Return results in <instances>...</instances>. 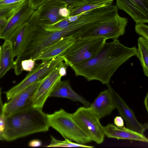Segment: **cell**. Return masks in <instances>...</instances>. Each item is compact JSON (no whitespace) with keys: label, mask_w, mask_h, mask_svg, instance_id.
<instances>
[{"label":"cell","mask_w":148,"mask_h":148,"mask_svg":"<svg viewBox=\"0 0 148 148\" xmlns=\"http://www.w3.org/2000/svg\"><path fill=\"white\" fill-rule=\"evenodd\" d=\"M137 48L129 47L118 39L106 42L93 58L70 67L76 76L84 77L88 81L97 80L103 84H109L110 79L117 69L132 57L136 56Z\"/></svg>","instance_id":"6da1fadb"},{"label":"cell","mask_w":148,"mask_h":148,"mask_svg":"<svg viewBox=\"0 0 148 148\" xmlns=\"http://www.w3.org/2000/svg\"><path fill=\"white\" fill-rule=\"evenodd\" d=\"M4 140L12 141L34 133L45 132L50 126L42 109L29 106L5 118Z\"/></svg>","instance_id":"7a4b0ae2"},{"label":"cell","mask_w":148,"mask_h":148,"mask_svg":"<svg viewBox=\"0 0 148 148\" xmlns=\"http://www.w3.org/2000/svg\"><path fill=\"white\" fill-rule=\"evenodd\" d=\"M46 115L50 127L59 132L64 139L84 145L92 141L74 120L72 114L60 109Z\"/></svg>","instance_id":"3957f363"},{"label":"cell","mask_w":148,"mask_h":148,"mask_svg":"<svg viewBox=\"0 0 148 148\" xmlns=\"http://www.w3.org/2000/svg\"><path fill=\"white\" fill-rule=\"evenodd\" d=\"M107 40L103 37L77 39L62 56L63 61L66 66L70 67L84 62L99 53Z\"/></svg>","instance_id":"277c9868"},{"label":"cell","mask_w":148,"mask_h":148,"mask_svg":"<svg viewBox=\"0 0 148 148\" xmlns=\"http://www.w3.org/2000/svg\"><path fill=\"white\" fill-rule=\"evenodd\" d=\"M82 14L77 20L59 31L50 32L45 31L41 27H38L33 44L35 52L39 53L62 37L72 36L76 40L81 38L84 30V20Z\"/></svg>","instance_id":"5b68a950"},{"label":"cell","mask_w":148,"mask_h":148,"mask_svg":"<svg viewBox=\"0 0 148 148\" xmlns=\"http://www.w3.org/2000/svg\"><path fill=\"white\" fill-rule=\"evenodd\" d=\"M72 114L73 119L82 129L97 144L102 143L105 135L100 119L89 107H80Z\"/></svg>","instance_id":"8992f818"},{"label":"cell","mask_w":148,"mask_h":148,"mask_svg":"<svg viewBox=\"0 0 148 148\" xmlns=\"http://www.w3.org/2000/svg\"><path fill=\"white\" fill-rule=\"evenodd\" d=\"M63 61L62 56H60L42 62L34 67L23 80L5 92L7 100L9 101L17 96L26 88L44 77Z\"/></svg>","instance_id":"52a82bcc"},{"label":"cell","mask_w":148,"mask_h":148,"mask_svg":"<svg viewBox=\"0 0 148 148\" xmlns=\"http://www.w3.org/2000/svg\"><path fill=\"white\" fill-rule=\"evenodd\" d=\"M61 62L45 77L38 86L29 99L32 106L42 109L55 87L61 80L62 77L59 74V70Z\"/></svg>","instance_id":"ba28073f"},{"label":"cell","mask_w":148,"mask_h":148,"mask_svg":"<svg viewBox=\"0 0 148 148\" xmlns=\"http://www.w3.org/2000/svg\"><path fill=\"white\" fill-rule=\"evenodd\" d=\"M34 11L29 7L27 0L0 27V39L9 40L14 33L28 22Z\"/></svg>","instance_id":"9c48e42d"},{"label":"cell","mask_w":148,"mask_h":148,"mask_svg":"<svg viewBox=\"0 0 148 148\" xmlns=\"http://www.w3.org/2000/svg\"><path fill=\"white\" fill-rule=\"evenodd\" d=\"M106 85L111 93L116 108L117 109L120 115L125 121L127 127L136 132L144 134L146 129L145 125L138 121L132 110L109 84Z\"/></svg>","instance_id":"30bf717a"},{"label":"cell","mask_w":148,"mask_h":148,"mask_svg":"<svg viewBox=\"0 0 148 148\" xmlns=\"http://www.w3.org/2000/svg\"><path fill=\"white\" fill-rule=\"evenodd\" d=\"M66 6V4L60 0H47L34 13L39 24L51 25L64 18L59 15V10Z\"/></svg>","instance_id":"8fae6325"},{"label":"cell","mask_w":148,"mask_h":148,"mask_svg":"<svg viewBox=\"0 0 148 148\" xmlns=\"http://www.w3.org/2000/svg\"><path fill=\"white\" fill-rule=\"evenodd\" d=\"M118 9L128 14L137 23L148 22V0H116Z\"/></svg>","instance_id":"7c38bea8"},{"label":"cell","mask_w":148,"mask_h":148,"mask_svg":"<svg viewBox=\"0 0 148 148\" xmlns=\"http://www.w3.org/2000/svg\"><path fill=\"white\" fill-rule=\"evenodd\" d=\"M75 41V37L72 36L62 38L40 52L33 60L35 61L41 60L43 62L62 56Z\"/></svg>","instance_id":"4fadbf2b"},{"label":"cell","mask_w":148,"mask_h":148,"mask_svg":"<svg viewBox=\"0 0 148 148\" xmlns=\"http://www.w3.org/2000/svg\"><path fill=\"white\" fill-rule=\"evenodd\" d=\"M90 107L100 119L110 114L116 106L109 90L108 88L100 92Z\"/></svg>","instance_id":"5bb4252c"},{"label":"cell","mask_w":148,"mask_h":148,"mask_svg":"<svg viewBox=\"0 0 148 148\" xmlns=\"http://www.w3.org/2000/svg\"><path fill=\"white\" fill-rule=\"evenodd\" d=\"M105 135L109 138L118 139H127L147 143L148 140L144 135L124 126L118 127L112 124H109L103 127Z\"/></svg>","instance_id":"9a60e30c"},{"label":"cell","mask_w":148,"mask_h":148,"mask_svg":"<svg viewBox=\"0 0 148 148\" xmlns=\"http://www.w3.org/2000/svg\"><path fill=\"white\" fill-rule=\"evenodd\" d=\"M49 97H62L79 102L84 107H89L90 103L72 89L68 80H60L56 85Z\"/></svg>","instance_id":"2e32d148"},{"label":"cell","mask_w":148,"mask_h":148,"mask_svg":"<svg viewBox=\"0 0 148 148\" xmlns=\"http://www.w3.org/2000/svg\"><path fill=\"white\" fill-rule=\"evenodd\" d=\"M14 58L11 42L9 40H5L0 51V79L14 67Z\"/></svg>","instance_id":"e0dca14e"},{"label":"cell","mask_w":148,"mask_h":148,"mask_svg":"<svg viewBox=\"0 0 148 148\" xmlns=\"http://www.w3.org/2000/svg\"><path fill=\"white\" fill-rule=\"evenodd\" d=\"M29 29L28 22L25 23L10 37V41L14 58L20 53L27 37Z\"/></svg>","instance_id":"ac0fdd59"},{"label":"cell","mask_w":148,"mask_h":148,"mask_svg":"<svg viewBox=\"0 0 148 148\" xmlns=\"http://www.w3.org/2000/svg\"><path fill=\"white\" fill-rule=\"evenodd\" d=\"M31 106L29 100H26L15 97L3 104V115L5 119Z\"/></svg>","instance_id":"d6986e66"},{"label":"cell","mask_w":148,"mask_h":148,"mask_svg":"<svg viewBox=\"0 0 148 148\" xmlns=\"http://www.w3.org/2000/svg\"><path fill=\"white\" fill-rule=\"evenodd\" d=\"M136 56L140 62L145 75L148 77V41L141 36L138 39Z\"/></svg>","instance_id":"ffe728a7"},{"label":"cell","mask_w":148,"mask_h":148,"mask_svg":"<svg viewBox=\"0 0 148 148\" xmlns=\"http://www.w3.org/2000/svg\"><path fill=\"white\" fill-rule=\"evenodd\" d=\"M51 140L50 144L45 146L47 147H85L92 148L94 147L79 144L72 142L68 139H64L63 140L56 139L52 136H51Z\"/></svg>","instance_id":"44dd1931"},{"label":"cell","mask_w":148,"mask_h":148,"mask_svg":"<svg viewBox=\"0 0 148 148\" xmlns=\"http://www.w3.org/2000/svg\"><path fill=\"white\" fill-rule=\"evenodd\" d=\"M70 23L67 20V18H64L52 24L39 25L45 31L50 32H54L62 30L68 27Z\"/></svg>","instance_id":"7402d4cb"},{"label":"cell","mask_w":148,"mask_h":148,"mask_svg":"<svg viewBox=\"0 0 148 148\" xmlns=\"http://www.w3.org/2000/svg\"><path fill=\"white\" fill-rule=\"evenodd\" d=\"M46 76L26 88L15 97L22 99L29 100Z\"/></svg>","instance_id":"603a6c76"},{"label":"cell","mask_w":148,"mask_h":148,"mask_svg":"<svg viewBox=\"0 0 148 148\" xmlns=\"http://www.w3.org/2000/svg\"><path fill=\"white\" fill-rule=\"evenodd\" d=\"M103 6L104 5H95L86 3L70 10V14L69 16L78 15Z\"/></svg>","instance_id":"cb8c5ba5"},{"label":"cell","mask_w":148,"mask_h":148,"mask_svg":"<svg viewBox=\"0 0 148 148\" xmlns=\"http://www.w3.org/2000/svg\"><path fill=\"white\" fill-rule=\"evenodd\" d=\"M136 33L148 41V26L145 23H137L135 26Z\"/></svg>","instance_id":"d4e9b609"},{"label":"cell","mask_w":148,"mask_h":148,"mask_svg":"<svg viewBox=\"0 0 148 148\" xmlns=\"http://www.w3.org/2000/svg\"><path fill=\"white\" fill-rule=\"evenodd\" d=\"M35 61L31 58L23 60L21 64L22 70L29 72L32 71L35 67Z\"/></svg>","instance_id":"484cf974"},{"label":"cell","mask_w":148,"mask_h":148,"mask_svg":"<svg viewBox=\"0 0 148 148\" xmlns=\"http://www.w3.org/2000/svg\"><path fill=\"white\" fill-rule=\"evenodd\" d=\"M66 4L70 10L86 3L85 0H60Z\"/></svg>","instance_id":"4316f807"},{"label":"cell","mask_w":148,"mask_h":148,"mask_svg":"<svg viewBox=\"0 0 148 148\" xmlns=\"http://www.w3.org/2000/svg\"><path fill=\"white\" fill-rule=\"evenodd\" d=\"M47 0H27L29 7L34 10L38 9Z\"/></svg>","instance_id":"83f0119b"},{"label":"cell","mask_w":148,"mask_h":148,"mask_svg":"<svg viewBox=\"0 0 148 148\" xmlns=\"http://www.w3.org/2000/svg\"><path fill=\"white\" fill-rule=\"evenodd\" d=\"M113 0H85L86 3L95 5H107L112 4Z\"/></svg>","instance_id":"f1b7e54d"},{"label":"cell","mask_w":148,"mask_h":148,"mask_svg":"<svg viewBox=\"0 0 148 148\" xmlns=\"http://www.w3.org/2000/svg\"><path fill=\"white\" fill-rule=\"evenodd\" d=\"M60 16L64 18H67L70 16V11L66 6L61 8L59 10Z\"/></svg>","instance_id":"f546056e"},{"label":"cell","mask_w":148,"mask_h":148,"mask_svg":"<svg viewBox=\"0 0 148 148\" xmlns=\"http://www.w3.org/2000/svg\"><path fill=\"white\" fill-rule=\"evenodd\" d=\"M20 6L14 9L6 10L0 12V18L3 17L8 18L11 16L14 12Z\"/></svg>","instance_id":"4dcf8cb0"},{"label":"cell","mask_w":148,"mask_h":148,"mask_svg":"<svg viewBox=\"0 0 148 148\" xmlns=\"http://www.w3.org/2000/svg\"><path fill=\"white\" fill-rule=\"evenodd\" d=\"M5 126V119L3 114L0 115V134L3 135Z\"/></svg>","instance_id":"1f68e13d"},{"label":"cell","mask_w":148,"mask_h":148,"mask_svg":"<svg viewBox=\"0 0 148 148\" xmlns=\"http://www.w3.org/2000/svg\"><path fill=\"white\" fill-rule=\"evenodd\" d=\"M41 141L37 139H33L29 142L28 143L29 146L30 147H38L41 146Z\"/></svg>","instance_id":"d6a6232c"},{"label":"cell","mask_w":148,"mask_h":148,"mask_svg":"<svg viewBox=\"0 0 148 148\" xmlns=\"http://www.w3.org/2000/svg\"><path fill=\"white\" fill-rule=\"evenodd\" d=\"M114 125L118 127H123L124 126L123 120L121 116H116L114 119Z\"/></svg>","instance_id":"836d02e7"},{"label":"cell","mask_w":148,"mask_h":148,"mask_svg":"<svg viewBox=\"0 0 148 148\" xmlns=\"http://www.w3.org/2000/svg\"><path fill=\"white\" fill-rule=\"evenodd\" d=\"M63 61L61 62L59 70V74L62 77L65 76L66 75V65Z\"/></svg>","instance_id":"e575fe53"},{"label":"cell","mask_w":148,"mask_h":148,"mask_svg":"<svg viewBox=\"0 0 148 148\" xmlns=\"http://www.w3.org/2000/svg\"><path fill=\"white\" fill-rule=\"evenodd\" d=\"M83 13L78 15L69 16L67 18V20L70 23L73 22L77 20L81 16Z\"/></svg>","instance_id":"d590c367"},{"label":"cell","mask_w":148,"mask_h":148,"mask_svg":"<svg viewBox=\"0 0 148 148\" xmlns=\"http://www.w3.org/2000/svg\"><path fill=\"white\" fill-rule=\"evenodd\" d=\"M3 105L1 98V88L0 87V115L3 114Z\"/></svg>","instance_id":"8d00e7d4"},{"label":"cell","mask_w":148,"mask_h":148,"mask_svg":"<svg viewBox=\"0 0 148 148\" xmlns=\"http://www.w3.org/2000/svg\"><path fill=\"white\" fill-rule=\"evenodd\" d=\"M148 93H147L144 101L145 105L147 112H148Z\"/></svg>","instance_id":"74e56055"},{"label":"cell","mask_w":148,"mask_h":148,"mask_svg":"<svg viewBox=\"0 0 148 148\" xmlns=\"http://www.w3.org/2000/svg\"><path fill=\"white\" fill-rule=\"evenodd\" d=\"M7 18L5 17L0 18V27H1L5 22Z\"/></svg>","instance_id":"f35d334b"},{"label":"cell","mask_w":148,"mask_h":148,"mask_svg":"<svg viewBox=\"0 0 148 148\" xmlns=\"http://www.w3.org/2000/svg\"><path fill=\"white\" fill-rule=\"evenodd\" d=\"M4 139L2 135L0 134V141L2 140H4Z\"/></svg>","instance_id":"ab89813d"},{"label":"cell","mask_w":148,"mask_h":148,"mask_svg":"<svg viewBox=\"0 0 148 148\" xmlns=\"http://www.w3.org/2000/svg\"><path fill=\"white\" fill-rule=\"evenodd\" d=\"M2 0H0V6H2V5H3L2 4L1 2V1H2Z\"/></svg>","instance_id":"60d3db41"},{"label":"cell","mask_w":148,"mask_h":148,"mask_svg":"<svg viewBox=\"0 0 148 148\" xmlns=\"http://www.w3.org/2000/svg\"><path fill=\"white\" fill-rule=\"evenodd\" d=\"M1 46H0V51H1Z\"/></svg>","instance_id":"b9f144b4"}]
</instances>
